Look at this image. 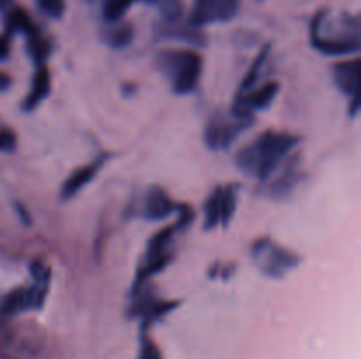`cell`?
<instances>
[{
	"instance_id": "6da1fadb",
	"label": "cell",
	"mask_w": 361,
	"mask_h": 359,
	"mask_svg": "<svg viewBox=\"0 0 361 359\" xmlns=\"http://www.w3.org/2000/svg\"><path fill=\"white\" fill-rule=\"evenodd\" d=\"M300 137L289 132L267 130L250 144L243 146L236 155V165L247 176H254L267 183L279 165L298 146Z\"/></svg>"
},
{
	"instance_id": "7a4b0ae2",
	"label": "cell",
	"mask_w": 361,
	"mask_h": 359,
	"mask_svg": "<svg viewBox=\"0 0 361 359\" xmlns=\"http://www.w3.org/2000/svg\"><path fill=\"white\" fill-rule=\"evenodd\" d=\"M328 11H319L310 23V44L328 56L358 53L361 48V25L358 16L344 14L334 23H326Z\"/></svg>"
},
{
	"instance_id": "3957f363",
	"label": "cell",
	"mask_w": 361,
	"mask_h": 359,
	"mask_svg": "<svg viewBox=\"0 0 361 359\" xmlns=\"http://www.w3.org/2000/svg\"><path fill=\"white\" fill-rule=\"evenodd\" d=\"M155 63L176 95L192 94L197 88L203 73V56L194 49H164L157 55Z\"/></svg>"
},
{
	"instance_id": "277c9868",
	"label": "cell",
	"mask_w": 361,
	"mask_h": 359,
	"mask_svg": "<svg viewBox=\"0 0 361 359\" xmlns=\"http://www.w3.org/2000/svg\"><path fill=\"white\" fill-rule=\"evenodd\" d=\"M30 271L32 278H34L30 285L16 287L4 296V299L0 301V313L2 315H18V313L37 312L42 308L49 291L51 270L42 263H34Z\"/></svg>"
},
{
	"instance_id": "5b68a950",
	"label": "cell",
	"mask_w": 361,
	"mask_h": 359,
	"mask_svg": "<svg viewBox=\"0 0 361 359\" xmlns=\"http://www.w3.org/2000/svg\"><path fill=\"white\" fill-rule=\"evenodd\" d=\"M250 256H252L254 264L259 267L261 273L270 278H277V280L296 270L300 266V260H302L298 253L286 248L268 236H261L259 239L252 243Z\"/></svg>"
},
{
	"instance_id": "8992f818",
	"label": "cell",
	"mask_w": 361,
	"mask_h": 359,
	"mask_svg": "<svg viewBox=\"0 0 361 359\" xmlns=\"http://www.w3.org/2000/svg\"><path fill=\"white\" fill-rule=\"evenodd\" d=\"M176 231H178L176 225H166V227H162L161 231H157L152 236L147 248H145L143 257H141L140 267H137L136 278H134L133 292L143 289L154 275L161 273L171 263V243Z\"/></svg>"
},
{
	"instance_id": "52a82bcc",
	"label": "cell",
	"mask_w": 361,
	"mask_h": 359,
	"mask_svg": "<svg viewBox=\"0 0 361 359\" xmlns=\"http://www.w3.org/2000/svg\"><path fill=\"white\" fill-rule=\"evenodd\" d=\"M250 125H252V120H242L233 113L229 115L219 113V115L212 116L204 127V144L214 151L229 150L231 144L240 137V134L245 132Z\"/></svg>"
},
{
	"instance_id": "ba28073f",
	"label": "cell",
	"mask_w": 361,
	"mask_h": 359,
	"mask_svg": "<svg viewBox=\"0 0 361 359\" xmlns=\"http://www.w3.org/2000/svg\"><path fill=\"white\" fill-rule=\"evenodd\" d=\"M242 9V0H194L189 25L194 28L235 20Z\"/></svg>"
},
{
	"instance_id": "9c48e42d",
	"label": "cell",
	"mask_w": 361,
	"mask_h": 359,
	"mask_svg": "<svg viewBox=\"0 0 361 359\" xmlns=\"http://www.w3.org/2000/svg\"><path fill=\"white\" fill-rule=\"evenodd\" d=\"M334 81L338 90L351 101L349 116L356 118L360 113V81H361V62L358 58L345 60L334 65Z\"/></svg>"
},
{
	"instance_id": "30bf717a",
	"label": "cell",
	"mask_w": 361,
	"mask_h": 359,
	"mask_svg": "<svg viewBox=\"0 0 361 359\" xmlns=\"http://www.w3.org/2000/svg\"><path fill=\"white\" fill-rule=\"evenodd\" d=\"M300 162L302 157L298 153H289L286 157V160L279 165L277 176H271L268 182V196L274 197V199H282V197H288L293 190L296 189V185L302 180V171H300Z\"/></svg>"
},
{
	"instance_id": "8fae6325",
	"label": "cell",
	"mask_w": 361,
	"mask_h": 359,
	"mask_svg": "<svg viewBox=\"0 0 361 359\" xmlns=\"http://www.w3.org/2000/svg\"><path fill=\"white\" fill-rule=\"evenodd\" d=\"M178 306L176 301H162V299L155 298L152 292L147 291H136L133 292V303H130V317H137V319H143V327H147L148 324L154 322V320L161 319L166 313H169L171 310H175Z\"/></svg>"
},
{
	"instance_id": "7c38bea8",
	"label": "cell",
	"mask_w": 361,
	"mask_h": 359,
	"mask_svg": "<svg viewBox=\"0 0 361 359\" xmlns=\"http://www.w3.org/2000/svg\"><path fill=\"white\" fill-rule=\"evenodd\" d=\"M176 211H178V204L171 199V196H169L162 187L152 185L150 189L147 190L143 199V206H141V213H143L145 220H166V218L171 217Z\"/></svg>"
},
{
	"instance_id": "4fadbf2b",
	"label": "cell",
	"mask_w": 361,
	"mask_h": 359,
	"mask_svg": "<svg viewBox=\"0 0 361 359\" xmlns=\"http://www.w3.org/2000/svg\"><path fill=\"white\" fill-rule=\"evenodd\" d=\"M106 160H108V155L102 153L99 155L97 158H94L92 162H88V164L74 169V171L66 178L62 189H60L62 199H73V197L78 196L88 183L94 182V178L99 175V171H101L102 165L106 164Z\"/></svg>"
},
{
	"instance_id": "5bb4252c",
	"label": "cell",
	"mask_w": 361,
	"mask_h": 359,
	"mask_svg": "<svg viewBox=\"0 0 361 359\" xmlns=\"http://www.w3.org/2000/svg\"><path fill=\"white\" fill-rule=\"evenodd\" d=\"M49 92H51V76H49L48 67L42 63V65L35 67L30 90H28L25 101L21 102V109L23 111H34V109H37L46 101Z\"/></svg>"
},
{
	"instance_id": "9a60e30c",
	"label": "cell",
	"mask_w": 361,
	"mask_h": 359,
	"mask_svg": "<svg viewBox=\"0 0 361 359\" xmlns=\"http://www.w3.org/2000/svg\"><path fill=\"white\" fill-rule=\"evenodd\" d=\"M268 55H270V46H264V48L259 51V55H257L256 58H254V62L250 63L249 70H247V74L243 76V80H242V83H240V88H238V92H236L235 97H242V95L249 94V92L256 87V83L259 81V77H261V73H263L264 65H267Z\"/></svg>"
},
{
	"instance_id": "2e32d148",
	"label": "cell",
	"mask_w": 361,
	"mask_h": 359,
	"mask_svg": "<svg viewBox=\"0 0 361 359\" xmlns=\"http://www.w3.org/2000/svg\"><path fill=\"white\" fill-rule=\"evenodd\" d=\"M109 27L106 28L102 39L108 46L115 49L127 48V46L133 42L134 39V28L129 23H122V21H116V23H108Z\"/></svg>"
},
{
	"instance_id": "e0dca14e",
	"label": "cell",
	"mask_w": 361,
	"mask_h": 359,
	"mask_svg": "<svg viewBox=\"0 0 361 359\" xmlns=\"http://www.w3.org/2000/svg\"><path fill=\"white\" fill-rule=\"evenodd\" d=\"M236 201H238V185L222 187L221 192V227H228L236 211Z\"/></svg>"
},
{
	"instance_id": "ac0fdd59",
	"label": "cell",
	"mask_w": 361,
	"mask_h": 359,
	"mask_svg": "<svg viewBox=\"0 0 361 359\" xmlns=\"http://www.w3.org/2000/svg\"><path fill=\"white\" fill-rule=\"evenodd\" d=\"M136 2L137 0H102V18L106 20V23L122 21L127 11ZM143 2H157V0H143Z\"/></svg>"
},
{
	"instance_id": "d6986e66",
	"label": "cell",
	"mask_w": 361,
	"mask_h": 359,
	"mask_svg": "<svg viewBox=\"0 0 361 359\" xmlns=\"http://www.w3.org/2000/svg\"><path fill=\"white\" fill-rule=\"evenodd\" d=\"M221 192L222 187H217L204 203V229L207 231L221 225Z\"/></svg>"
},
{
	"instance_id": "ffe728a7",
	"label": "cell",
	"mask_w": 361,
	"mask_h": 359,
	"mask_svg": "<svg viewBox=\"0 0 361 359\" xmlns=\"http://www.w3.org/2000/svg\"><path fill=\"white\" fill-rule=\"evenodd\" d=\"M137 359H162L159 347L145 331L141 333L140 338V355H137Z\"/></svg>"
},
{
	"instance_id": "44dd1931",
	"label": "cell",
	"mask_w": 361,
	"mask_h": 359,
	"mask_svg": "<svg viewBox=\"0 0 361 359\" xmlns=\"http://www.w3.org/2000/svg\"><path fill=\"white\" fill-rule=\"evenodd\" d=\"M37 6L46 16L59 20L66 11V0H37Z\"/></svg>"
},
{
	"instance_id": "7402d4cb",
	"label": "cell",
	"mask_w": 361,
	"mask_h": 359,
	"mask_svg": "<svg viewBox=\"0 0 361 359\" xmlns=\"http://www.w3.org/2000/svg\"><path fill=\"white\" fill-rule=\"evenodd\" d=\"M16 148V134L11 129L0 130V150L13 151Z\"/></svg>"
},
{
	"instance_id": "603a6c76",
	"label": "cell",
	"mask_w": 361,
	"mask_h": 359,
	"mask_svg": "<svg viewBox=\"0 0 361 359\" xmlns=\"http://www.w3.org/2000/svg\"><path fill=\"white\" fill-rule=\"evenodd\" d=\"M9 56V39L7 35H0V62Z\"/></svg>"
},
{
	"instance_id": "cb8c5ba5",
	"label": "cell",
	"mask_w": 361,
	"mask_h": 359,
	"mask_svg": "<svg viewBox=\"0 0 361 359\" xmlns=\"http://www.w3.org/2000/svg\"><path fill=\"white\" fill-rule=\"evenodd\" d=\"M11 83H13L11 76H7L6 73H2V70H0V92H6L7 88L11 87Z\"/></svg>"
},
{
	"instance_id": "d4e9b609",
	"label": "cell",
	"mask_w": 361,
	"mask_h": 359,
	"mask_svg": "<svg viewBox=\"0 0 361 359\" xmlns=\"http://www.w3.org/2000/svg\"><path fill=\"white\" fill-rule=\"evenodd\" d=\"M88 2H92V0H88Z\"/></svg>"
}]
</instances>
